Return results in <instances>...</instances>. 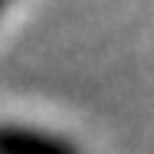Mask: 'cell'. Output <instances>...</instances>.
Wrapping results in <instances>:
<instances>
[{"label":"cell","instance_id":"obj_1","mask_svg":"<svg viewBox=\"0 0 154 154\" xmlns=\"http://www.w3.org/2000/svg\"><path fill=\"white\" fill-rule=\"evenodd\" d=\"M0 154H85L79 141L26 122H0Z\"/></svg>","mask_w":154,"mask_h":154},{"label":"cell","instance_id":"obj_2","mask_svg":"<svg viewBox=\"0 0 154 154\" xmlns=\"http://www.w3.org/2000/svg\"><path fill=\"white\" fill-rule=\"evenodd\" d=\"M10 3H13V0H0V17L7 13V7H10Z\"/></svg>","mask_w":154,"mask_h":154}]
</instances>
